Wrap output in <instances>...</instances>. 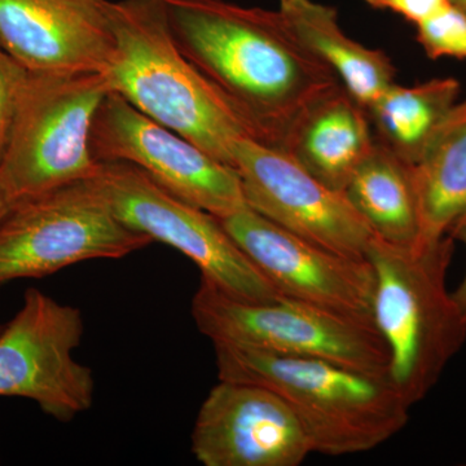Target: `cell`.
I'll use <instances>...</instances> for the list:
<instances>
[{"label":"cell","mask_w":466,"mask_h":466,"mask_svg":"<svg viewBox=\"0 0 466 466\" xmlns=\"http://www.w3.org/2000/svg\"><path fill=\"white\" fill-rule=\"evenodd\" d=\"M184 56L231 104L253 139L283 148L303 113L342 86L280 12L226 0H164Z\"/></svg>","instance_id":"1"},{"label":"cell","mask_w":466,"mask_h":466,"mask_svg":"<svg viewBox=\"0 0 466 466\" xmlns=\"http://www.w3.org/2000/svg\"><path fill=\"white\" fill-rule=\"evenodd\" d=\"M218 379L274 391L293 410L314 452H367L400 433L410 406L388 376L327 359L214 342Z\"/></svg>","instance_id":"2"},{"label":"cell","mask_w":466,"mask_h":466,"mask_svg":"<svg viewBox=\"0 0 466 466\" xmlns=\"http://www.w3.org/2000/svg\"><path fill=\"white\" fill-rule=\"evenodd\" d=\"M110 17V91L233 167V147L251 137L249 128L177 47L164 0L112 2Z\"/></svg>","instance_id":"3"},{"label":"cell","mask_w":466,"mask_h":466,"mask_svg":"<svg viewBox=\"0 0 466 466\" xmlns=\"http://www.w3.org/2000/svg\"><path fill=\"white\" fill-rule=\"evenodd\" d=\"M451 236L400 247L373 236L366 258L375 276L372 319L389 351V379L410 407L440 381L466 341V319L447 288Z\"/></svg>","instance_id":"4"},{"label":"cell","mask_w":466,"mask_h":466,"mask_svg":"<svg viewBox=\"0 0 466 466\" xmlns=\"http://www.w3.org/2000/svg\"><path fill=\"white\" fill-rule=\"evenodd\" d=\"M109 92L100 73L27 70L0 161V188L12 204L97 177L91 131Z\"/></svg>","instance_id":"5"},{"label":"cell","mask_w":466,"mask_h":466,"mask_svg":"<svg viewBox=\"0 0 466 466\" xmlns=\"http://www.w3.org/2000/svg\"><path fill=\"white\" fill-rule=\"evenodd\" d=\"M126 226L97 180L14 202L0 220V287L94 259H121L152 244Z\"/></svg>","instance_id":"6"},{"label":"cell","mask_w":466,"mask_h":466,"mask_svg":"<svg viewBox=\"0 0 466 466\" xmlns=\"http://www.w3.org/2000/svg\"><path fill=\"white\" fill-rule=\"evenodd\" d=\"M196 327L214 342L291 357L327 359L389 377V351L375 325L299 300L253 302L201 278L192 299Z\"/></svg>","instance_id":"7"},{"label":"cell","mask_w":466,"mask_h":466,"mask_svg":"<svg viewBox=\"0 0 466 466\" xmlns=\"http://www.w3.org/2000/svg\"><path fill=\"white\" fill-rule=\"evenodd\" d=\"M96 177L126 226L182 253L200 268L201 278L238 299H281L213 214L180 200L126 162H100Z\"/></svg>","instance_id":"8"},{"label":"cell","mask_w":466,"mask_h":466,"mask_svg":"<svg viewBox=\"0 0 466 466\" xmlns=\"http://www.w3.org/2000/svg\"><path fill=\"white\" fill-rule=\"evenodd\" d=\"M85 319L35 288L0 332V397L33 400L47 416L69 422L94 404L95 379L75 351Z\"/></svg>","instance_id":"9"},{"label":"cell","mask_w":466,"mask_h":466,"mask_svg":"<svg viewBox=\"0 0 466 466\" xmlns=\"http://www.w3.org/2000/svg\"><path fill=\"white\" fill-rule=\"evenodd\" d=\"M97 162H126L180 200L222 219L248 207L240 175L110 91L91 131Z\"/></svg>","instance_id":"10"},{"label":"cell","mask_w":466,"mask_h":466,"mask_svg":"<svg viewBox=\"0 0 466 466\" xmlns=\"http://www.w3.org/2000/svg\"><path fill=\"white\" fill-rule=\"evenodd\" d=\"M248 207L309 242L366 258L372 229L345 192L319 182L284 150L241 137L233 147Z\"/></svg>","instance_id":"11"},{"label":"cell","mask_w":466,"mask_h":466,"mask_svg":"<svg viewBox=\"0 0 466 466\" xmlns=\"http://www.w3.org/2000/svg\"><path fill=\"white\" fill-rule=\"evenodd\" d=\"M219 220L281 297L373 324L375 276L367 259L319 247L249 207Z\"/></svg>","instance_id":"12"},{"label":"cell","mask_w":466,"mask_h":466,"mask_svg":"<svg viewBox=\"0 0 466 466\" xmlns=\"http://www.w3.org/2000/svg\"><path fill=\"white\" fill-rule=\"evenodd\" d=\"M191 450L204 466H299L314 452L278 394L228 380H219L201 404Z\"/></svg>","instance_id":"13"},{"label":"cell","mask_w":466,"mask_h":466,"mask_svg":"<svg viewBox=\"0 0 466 466\" xmlns=\"http://www.w3.org/2000/svg\"><path fill=\"white\" fill-rule=\"evenodd\" d=\"M110 0H0V46L33 73H100L115 56Z\"/></svg>","instance_id":"14"},{"label":"cell","mask_w":466,"mask_h":466,"mask_svg":"<svg viewBox=\"0 0 466 466\" xmlns=\"http://www.w3.org/2000/svg\"><path fill=\"white\" fill-rule=\"evenodd\" d=\"M375 144L367 109L339 86L297 119L281 150L319 182L343 192Z\"/></svg>","instance_id":"15"},{"label":"cell","mask_w":466,"mask_h":466,"mask_svg":"<svg viewBox=\"0 0 466 466\" xmlns=\"http://www.w3.org/2000/svg\"><path fill=\"white\" fill-rule=\"evenodd\" d=\"M278 11L297 41L327 66L364 108L395 84L397 70L391 58L343 32L339 15L330 5L315 0H280Z\"/></svg>","instance_id":"16"},{"label":"cell","mask_w":466,"mask_h":466,"mask_svg":"<svg viewBox=\"0 0 466 466\" xmlns=\"http://www.w3.org/2000/svg\"><path fill=\"white\" fill-rule=\"evenodd\" d=\"M343 192L377 238L400 247L422 245L413 165L381 143L376 140Z\"/></svg>","instance_id":"17"},{"label":"cell","mask_w":466,"mask_h":466,"mask_svg":"<svg viewBox=\"0 0 466 466\" xmlns=\"http://www.w3.org/2000/svg\"><path fill=\"white\" fill-rule=\"evenodd\" d=\"M413 171L422 244L441 240L466 217V99L451 110Z\"/></svg>","instance_id":"18"},{"label":"cell","mask_w":466,"mask_h":466,"mask_svg":"<svg viewBox=\"0 0 466 466\" xmlns=\"http://www.w3.org/2000/svg\"><path fill=\"white\" fill-rule=\"evenodd\" d=\"M460 95L461 84L452 76L413 86L392 84L367 108L377 142L416 164Z\"/></svg>","instance_id":"19"},{"label":"cell","mask_w":466,"mask_h":466,"mask_svg":"<svg viewBox=\"0 0 466 466\" xmlns=\"http://www.w3.org/2000/svg\"><path fill=\"white\" fill-rule=\"evenodd\" d=\"M416 41L431 60H466V12L455 2L417 24Z\"/></svg>","instance_id":"20"},{"label":"cell","mask_w":466,"mask_h":466,"mask_svg":"<svg viewBox=\"0 0 466 466\" xmlns=\"http://www.w3.org/2000/svg\"><path fill=\"white\" fill-rule=\"evenodd\" d=\"M27 70L0 46V161L16 115L18 97Z\"/></svg>","instance_id":"21"},{"label":"cell","mask_w":466,"mask_h":466,"mask_svg":"<svg viewBox=\"0 0 466 466\" xmlns=\"http://www.w3.org/2000/svg\"><path fill=\"white\" fill-rule=\"evenodd\" d=\"M370 7L389 11L416 26L453 0H363Z\"/></svg>","instance_id":"22"},{"label":"cell","mask_w":466,"mask_h":466,"mask_svg":"<svg viewBox=\"0 0 466 466\" xmlns=\"http://www.w3.org/2000/svg\"><path fill=\"white\" fill-rule=\"evenodd\" d=\"M450 236L453 240L461 242V244L466 248V217L462 218L461 220H459V222L456 223V226L451 229ZM452 296L453 299H455L456 303H458L460 311L462 312V315H464V318L466 319V271L461 283H460L459 287L452 291Z\"/></svg>","instance_id":"23"},{"label":"cell","mask_w":466,"mask_h":466,"mask_svg":"<svg viewBox=\"0 0 466 466\" xmlns=\"http://www.w3.org/2000/svg\"><path fill=\"white\" fill-rule=\"evenodd\" d=\"M12 202L8 200L7 196L5 195V192L0 188V220L3 219V217L8 213L9 208H11Z\"/></svg>","instance_id":"24"},{"label":"cell","mask_w":466,"mask_h":466,"mask_svg":"<svg viewBox=\"0 0 466 466\" xmlns=\"http://www.w3.org/2000/svg\"><path fill=\"white\" fill-rule=\"evenodd\" d=\"M459 7H461L466 12V0H453Z\"/></svg>","instance_id":"25"},{"label":"cell","mask_w":466,"mask_h":466,"mask_svg":"<svg viewBox=\"0 0 466 466\" xmlns=\"http://www.w3.org/2000/svg\"><path fill=\"white\" fill-rule=\"evenodd\" d=\"M3 328H5V324H0V332H2Z\"/></svg>","instance_id":"26"}]
</instances>
